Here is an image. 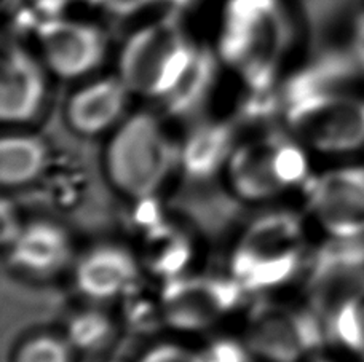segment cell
Instances as JSON below:
<instances>
[{
	"label": "cell",
	"instance_id": "24",
	"mask_svg": "<svg viewBox=\"0 0 364 362\" xmlns=\"http://www.w3.org/2000/svg\"><path fill=\"white\" fill-rule=\"evenodd\" d=\"M171 2H174V4H179V5H181V4H184L186 0H171Z\"/></svg>",
	"mask_w": 364,
	"mask_h": 362
},
{
	"label": "cell",
	"instance_id": "17",
	"mask_svg": "<svg viewBox=\"0 0 364 362\" xmlns=\"http://www.w3.org/2000/svg\"><path fill=\"white\" fill-rule=\"evenodd\" d=\"M328 318L336 344L364 362V290L337 303Z\"/></svg>",
	"mask_w": 364,
	"mask_h": 362
},
{
	"label": "cell",
	"instance_id": "12",
	"mask_svg": "<svg viewBox=\"0 0 364 362\" xmlns=\"http://www.w3.org/2000/svg\"><path fill=\"white\" fill-rule=\"evenodd\" d=\"M129 94L132 92L119 75L91 82L69 98L68 125L87 138L110 131L122 123Z\"/></svg>",
	"mask_w": 364,
	"mask_h": 362
},
{
	"label": "cell",
	"instance_id": "1",
	"mask_svg": "<svg viewBox=\"0 0 364 362\" xmlns=\"http://www.w3.org/2000/svg\"><path fill=\"white\" fill-rule=\"evenodd\" d=\"M176 18L142 26L123 45L119 75L132 94L171 101L203 60Z\"/></svg>",
	"mask_w": 364,
	"mask_h": 362
},
{
	"label": "cell",
	"instance_id": "7",
	"mask_svg": "<svg viewBox=\"0 0 364 362\" xmlns=\"http://www.w3.org/2000/svg\"><path fill=\"white\" fill-rule=\"evenodd\" d=\"M245 290L229 278L178 275L161 289L159 309L168 327L179 332H201L216 326L242 300Z\"/></svg>",
	"mask_w": 364,
	"mask_h": 362
},
{
	"label": "cell",
	"instance_id": "14",
	"mask_svg": "<svg viewBox=\"0 0 364 362\" xmlns=\"http://www.w3.org/2000/svg\"><path fill=\"white\" fill-rule=\"evenodd\" d=\"M9 244L11 263L37 278L58 275L68 267L73 256L66 231L47 221L23 225Z\"/></svg>",
	"mask_w": 364,
	"mask_h": 362
},
{
	"label": "cell",
	"instance_id": "8",
	"mask_svg": "<svg viewBox=\"0 0 364 362\" xmlns=\"http://www.w3.org/2000/svg\"><path fill=\"white\" fill-rule=\"evenodd\" d=\"M45 67L66 80L85 77L101 66L107 37L97 26L80 19L38 16L31 23Z\"/></svg>",
	"mask_w": 364,
	"mask_h": 362
},
{
	"label": "cell",
	"instance_id": "2",
	"mask_svg": "<svg viewBox=\"0 0 364 362\" xmlns=\"http://www.w3.org/2000/svg\"><path fill=\"white\" fill-rule=\"evenodd\" d=\"M305 251L302 222L278 211L248 225L232 254L230 276L245 292L283 286L294 278Z\"/></svg>",
	"mask_w": 364,
	"mask_h": 362
},
{
	"label": "cell",
	"instance_id": "6",
	"mask_svg": "<svg viewBox=\"0 0 364 362\" xmlns=\"http://www.w3.org/2000/svg\"><path fill=\"white\" fill-rule=\"evenodd\" d=\"M286 120L292 136L311 150L348 153L364 146V98L342 89L291 94Z\"/></svg>",
	"mask_w": 364,
	"mask_h": 362
},
{
	"label": "cell",
	"instance_id": "15",
	"mask_svg": "<svg viewBox=\"0 0 364 362\" xmlns=\"http://www.w3.org/2000/svg\"><path fill=\"white\" fill-rule=\"evenodd\" d=\"M235 139L229 123H203L188 134L179 150V163L187 176L206 179L225 170L235 148Z\"/></svg>",
	"mask_w": 364,
	"mask_h": 362
},
{
	"label": "cell",
	"instance_id": "4",
	"mask_svg": "<svg viewBox=\"0 0 364 362\" xmlns=\"http://www.w3.org/2000/svg\"><path fill=\"white\" fill-rule=\"evenodd\" d=\"M284 43L278 0H229L219 50L252 87L269 85Z\"/></svg>",
	"mask_w": 364,
	"mask_h": 362
},
{
	"label": "cell",
	"instance_id": "21",
	"mask_svg": "<svg viewBox=\"0 0 364 362\" xmlns=\"http://www.w3.org/2000/svg\"><path fill=\"white\" fill-rule=\"evenodd\" d=\"M88 2L109 16L128 18L138 15L154 5L171 2V0H88Z\"/></svg>",
	"mask_w": 364,
	"mask_h": 362
},
{
	"label": "cell",
	"instance_id": "13",
	"mask_svg": "<svg viewBox=\"0 0 364 362\" xmlns=\"http://www.w3.org/2000/svg\"><path fill=\"white\" fill-rule=\"evenodd\" d=\"M139 278V267L132 252L120 246H100L80 258L75 284L87 299L106 302L127 295Z\"/></svg>",
	"mask_w": 364,
	"mask_h": 362
},
{
	"label": "cell",
	"instance_id": "23",
	"mask_svg": "<svg viewBox=\"0 0 364 362\" xmlns=\"http://www.w3.org/2000/svg\"><path fill=\"white\" fill-rule=\"evenodd\" d=\"M38 16H60L74 0H29Z\"/></svg>",
	"mask_w": 364,
	"mask_h": 362
},
{
	"label": "cell",
	"instance_id": "18",
	"mask_svg": "<svg viewBox=\"0 0 364 362\" xmlns=\"http://www.w3.org/2000/svg\"><path fill=\"white\" fill-rule=\"evenodd\" d=\"M74 350L68 337L38 334L16 348L13 362H74Z\"/></svg>",
	"mask_w": 364,
	"mask_h": 362
},
{
	"label": "cell",
	"instance_id": "19",
	"mask_svg": "<svg viewBox=\"0 0 364 362\" xmlns=\"http://www.w3.org/2000/svg\"><path fill=\"white\" fill-rule=\"evenodd\" d=\"M110 332L107 318L101 313H83L70 322L68 339L79 350H95L106 344Z\"/></svg>",
	"mask_w": 364,
	"mask_h": 362
},
{
	"label": "cell",
	"instance_id": "22",
	"mask_svg": "<svg viewBox=\"0 0 364 362\" xmlns=\"http://www.w3.org/2000/svg\"><path fill=\"white\" fill-rule=\"evenodd\" d=\"M136 362H195L193 351L174 344H159L141 354Z\"/></svg>",
	"mask_w": 364,
	"mask_h": 362
},
{
	"label": "cell",
	"instance_id": "11",
	"mask_svg": "<svg viewBox=\"0 0 364 362\" xmlns=\"http://www.w3.org/2000/svg\"><path fill=\"white\" fill-rule=\"evenodd\" d=\"M43 61L23 48L10 45L0 75V117L10 125H24L38 117L47 99Z\"/></svg>",
	"mask_w": 364,
	"mask_h": 362
},
{
	"label": "cell",
	"instance_id": "5",
	"mask_svg": "<svg viewBox=\"0 0 364 362\" xmlns=\"http://www.w3.org/2000/svg\"><path fill=\"white\" fill-rule=\"evenodd\" d=\"M305 148L294 136H262L237 146L225 166L230 189L245 202L259 203L307 184L310 171Z\"/></svg>",
	"mask_w": 364,
	"mask_h": 362
},
{
	"label": "cell",
	"instance_id": "16",
	"mask_svg": "<svg viewBox=\"0 0 364 362\" xmlns=\"http://www.w3.org/2000/svg\"><path fill=\"white\" fill-rule=\"evenodd\" d=\"M51 163L48 147L34 134H10L0 142V182L19 189L37 182Z\"/></svg>",
	"mask_w": 364,
	"mask_h": 362
},
{
	"label": "cell",
	"instance_id": "10",
	"mask_svg": "<svg viewBox=\"0 0 364 362\" xmlns=\"http://www.w3.org/2000/svg\"><path fill=\"white\" fill-rule=\"evenodd\" d=\"M307 204L331 238H364V166L334 168L310 179Z\"/></svg>",
	"mask_w": 364,
	"mask_h": 362
},
{
	"label": "cell",
	"instance_id": "3",
	"mask_svg": "<svg viewBox=\"0 0 364 362\" xmlns=\"http://www.w3.org/2000/svg\"><path fill=\"white\" fill-rule=\"evenodd\" d=\"M174 157V148L159 119L139 112L115 128L106 150V171L117 190L144 202L164 185Z\"/></svg>",
	"mask_w": 364,
	"mask_h": 362
},
{
	"label": "cell",
	"instance_id": "20",
	"mask_svg": "<svg viewBox=\"0 0 364 362\" xmlns=\"http://www.w3.org/2000/svg\"><path fill=\"white\" fill-rule=\"evenodd\" d=\"M195 362H250L251 351L243 341L219 339L193 351Z\"/></svg>",
	"mask_w": 364,
	"mask_h": 362
},
{
	"label": "cell",
	"instance_id": "9",
	"mask_svg": "<svg viewBox=\"0 0 364 362\" xmlns=\"http://www.w3.org/2000/svg\"><path fill=\"white\" fill-rule=\"evenodd\" d=\"M320 322L301 309L264 305L251 314L245 344L265 362H302L321 345Z\"/></svg>",
	"mask_w": 364,
	"mask_h": 362
}]
</instances>
